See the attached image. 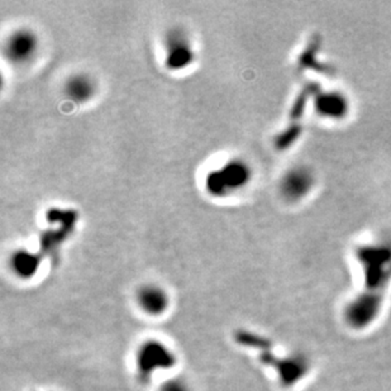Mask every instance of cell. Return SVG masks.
Returning <instances> with one entry per match:
<instances>
[{
    "label": "cell",
    "mask_w": 391,
    "mask_h": 391,
    "mask_svg": "<svg viewBox=\"0 0 391 391\" xmlns=\"http://www.w3.org/2000/svg\"><path fill=\"white\" fill-rule=\"evenodd\" d=\"M252 169L241 158H232L208 172L204 188L213 198H228L251 183Z\"/></svg>",
    "instance_id": "1"
},
{
    "label": "cell",
    "mask_w": 391,
    "mask_h": 391,
    "mask_svg": "<svg viewBox=\"0 0 391 391\" xmlns=\"http://www.w3.org/2000/svg\"><path fill=\"white\" fill-rule=\"evenodd\" d=\"M176 357L170 348L157 340L140 343L136 354V365L140 380L147 381L158 370L171 369L175 366Z\"/></svg>",
    "instance_id": "2"
},
{
    "label": "cell",
    "mask_w": 391,
    "mask_h": 391,
    "mask_svg": "<svg viewBox=\"0 0 391 391\" xmlns=\"http://www.w3.org/2000/svg\"><path fill=\"white\" fill-rule=\"evenodd\" d=\"M38 50V36L36 32L27 27L17 28L9 33L3 47L4 56L8 61L18 66L28 65L37 56Z\"/></svg>",
    "instance_id": "3"
},
{
    "label": "cell",
    "mask_w": 391,
    "mask_h": 391,
    "mask_svg": "<svg viewBox=\"0 0 391 391\" xmlns=\"http://www.w3.org/2000/svg\"><path fill=\"white\" fill-rule=\"evenodd\" d=\"M165 65L172 71L184 70L195 59L189 35L181 28H171L165 35Z\"/></svg>",
    "instance_id": "4"
},
{
    "label": "cell",
    "mask_w": 391,
    "mask_h": 391,
    "mask_svg": "<svg viewBox=\"0 0 391 391\" xmlns=\"http://www.w3.org/2000/svg\"><path fill=\"white\" fill-rule=\"evenodd\" d=\"M383 298L379 293L371 291L369 294H363L354 299L352 303L346 309V320L348 325L352 328H365L369 325L379 314V310L381 307Z\"/></svg>",
    "instance_id": "5"
},
{
    "label": "cell",
    "mask_w": 391,
    "mask_h": 391,
    "mask_svg": "<svg viewBox=\"0 0 391 391\" xmlns=\"http://www.w3.org/2000/svg\"><path fill=\"white\" fill-rule=\"evenodd\" d=\"M313 188V176L303 167L289 170L280 183V192L290 201L303 199Z\"/></svg>",
    "instance_id": "6"
},
{
    "label": "cell",
    "mask_w": 391,
    "mask_h": 391,
    "mask_svg": "<svg viewBox=\"0 0 391 391\" xmlns=\"http://www.w3.org/2000/svg\"><path fill=\"white\" fill-rule=\"evenodd\" d=\"M137 304L149 316H161L169 308V295L161 287L148 284L138 289Z\"/></svg>",
    "instance_id": "7"
},
{
    "label": "cell",
    "mask_w": 391,
    "mask_h": 391,
    "mask_svg": "<svg viewBox=\"0 0 391 391\" xmlns=\"http://www.w3.org/2000/svg\"><path fill=\"white\" fill-rule=\"evenodd\" d=\"M64 93L74 104L88 103L96 96V84L90 75L84 73L71 75L64 85Z\"/></svg>",
    "instance_id": "8"
},
{
    "label": "cell",
    "mask_w": 391,
    "mask_h": 391,
    "mask_svg": "<svg viewBox=\"0 0 391 391\" xmlns=\"http://www.w3.org/2000/svg\"><path fill=\"white\" fill-rule=\"evenodd\" d=\"M276 369L282 384L290 385L305 376L309 369V362L302 356H293L278 362Z\"/></svg>",
    "instance_id": "9"
},
{
    "label": "cell",
    "mask_w": 391,
    "mask_h": 391,
    "mask_svg": "<svg viewBox=\"0 0 391 391\" xmlns=\"http://www.w3.org/2000/svg\"><path fill=\"white\" fill-rule=\"evenodd\" d=\"M318 113L327 118H342L347 113V100L340 93H325L317 100Z\"/></svg>",
    "instance_id": "10"
},
{
    "label": "cell",
    "mask_w": 391,
    "mask_h": 391,
    "mask_svg": "<svg viewBox=\"0 0 391 391\" xmlns=\"http://www.w3.org/2000/svg\"><path fill=\"white\" fill-rule=\"evenodd\" d=\"M10 264H12L13 273L18 278L30 279L37 271L39 259H38L37 255H35L32 252L19 250V251L15 252V255L12 256Z\"/></svg>",
    "instance_id": "11"
},
{
    "label": "cell",
    "mask_w": 391,
    "mask_h": 391,
    "mask_svg": "<svg viewBox=\"0 0 391 391\" xmlns=\"http://www.w3.org/2000/svg\"><path fill=\"white\" fill-rule=\"evenodd\" d=\"M160 391H190V388L188 386V384H185L184 381L174 379L161 385Z\"/></svg>",
    "instance_id": "12"
}]
</instances>
